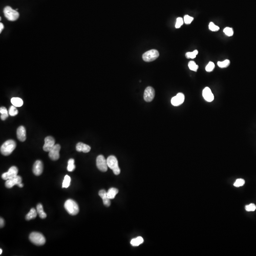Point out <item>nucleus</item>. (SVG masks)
Masks as SVG:
<instances>
[{
  "label": "nucleus",
  "mask_w": 256,
  "mask_h": 256,
  "mask_svg": "<svg viewBox=\"0 0 256 256\" xmlns=\"http://www.w3.org/2000/svg\"><path fill=\"white\" fill-rule=\"evenodd\" d=\"M16 147V143L14 140L12 139L7 140L1 147V153L4 156H9L12 154Z\"/></svg>",
  "instance_id": "1"
},
{
  "label": "nucleus",
  "mask_w": 256,
  "mask_h": 256,
  "mask_svg": "<svg viewBox=\"0 0 256 256\" xmlns=\"http://www.w3.org/2000/svg\"><path fill=\"white\" fill-rule=\"evenodd\" d=\"M64 207L69 214L71 215H76L79 212L78 204L72 199H68L65 201Z\"/></svg>",
  "instance_id": "2"
},
{
  "label": "nucleus",
  "mask_w": 256,
  "mask_h": 256,
  "mask_svg": "<svg viewBox=\"0 0 256 256\" xmlns=\"http://www.w3.org/2000/svg\"><path fill=\"white\" fill-rule=\"evenodd\" d=\"M29 239L32 243L37 246L45 244L46 239L43 234L38 232H33L29 236Z\"/></svg>",
  "instance_id": "3"
},
{
  "label": "nucleus",
  "mask_w": 256,
  "mask_h": 256,
  "mask_svg": "<svg viewBox=\"0 0 256 256\" xmlns=\"http://www.w3.org/2000/svg\"><path fill=\"white\" fill-rule=\"evenodd\" d=\"M108 167L113 171L114 174L116 175H119L121 169L119 167L118 161L115 156H110L107 158Z\"/></svg>",
  "instance_id": "4"
},
{
  "label": "nucleus",
  "mask_w": 256,
  "mask_h": 256,
  "mask_svg": "<svg viewBox=\"0 0 256 256\" xmlns=\"http://www.w3.org/2000/svg\"><path fill=\"white\" fill-rule=\"evenodd\" d=\"M4 16L9 21H15L19 17V13L11 7L6 6L3 9Z\"/></svg>",
  "instance_id": "5"
},
{
  "label": "nucleus",
  "mask_w": 256,
  "mask_h": 256,
  "mask_svg": "<svg viewBox=\"0 0 256 256\" xmlns=\"http://www.w3.org/2000/svg\"><path fill=\"white\" fill-rule=\"evenodd\" d=\"M159 56L157 50H151L145 52L142 55V58L146 62H151L158 58Z\"/></svg>",
  "instance_id": "6"
},
{
  "label": "nucleus",
  "mask_w": 256,
  "mask_h": 256,
  "mask_svg": "<svg viewBox=\"0 0 256 256\" xmlns=\"http://www.w3.org/2000/svg\"><path fill=\"white\" fill-rule=\"evenodd\" d=\"M96 166L99 170L102 172H106L108 169L107 159L102 155H99L96 158Z\"/></svg>",
  "instance_id": "7"
},
{
  "label": "nucleus",
  "mask_w": 256,
  "mask_h": 256,
  "mask_svg": "<svg viewBox=\"0 0 256 256\" xmlns=\"http://www.w3.org/2000/svg\"><path fill=\"white\" fill-rule=\"evenodd\" d=\"M18 173V168L15 166H13L9 168L8 172L2 174V177L3 180H7L17 176Z\"/></svg>",
  "instance_id": "8"
},
{
  "label": "nucleus",
  "mask_w": 256,
  "mask_h": 256,
  "mask_svg": "<svg viewBox=\"0 0 256 256\" xmlns=\"http://www.w3.org/2000/svg\"><path fill=\"white\" fill-rule=\"evenodd\" d=\"M155 97V90L153 87H148L145 90L144 99L147 102H150Z\"/></svg>",
  "instance_id": "9"
},
{
  "label": "nucleus",
  "mask_w": 256,
  "mask_h": 256,
  "mask_svg": "<svg viewBox=\"0 0 256 256\" xmlns=\"http://www.w3.org/2000/svg\"><path fill=\"white\" fill-rule=\"evenodd\" d=\"M55 140L51 136H47L45 139V144L43 149L46 152H50L55 145Z\"/></svg>",
  "instance_id": "10"
},
{
  "label": "nucleus",
  "mask_w": 256,
  "mask_h": 256,
  "mask_svg": "<svg viewBox=\"0 0 256 256\" xmlns=\"http://www.w3.org/2000/svg\"><path fill=\"white\" fill-rule=\"evenodd\" d=\"M61 149V147L60 145L56 144L54 146L51 150L49 152V156L50 157V158L51 160H57L59 159V151Z\"/></svg>",
  "instance_id": "11"
},
{
  "label": "nucleus",
  "mask_w": 256,
  "mask_h": 256,
  "mask_svg": "<svg viewBox=\"0 0 256 256\" xmlns=\"http://www.w3.org/2000/svg\"><path fill=\"white\" fill-rule=\"evenodd\" d=\"M21 182H22V178L20 176L17 175V176L15 177L6 180L5 185L8 188H12L13 186L15 185L18 186V184L21 183Z\"/></svg>",
  "instance_id": "12"
},
{
  "label": "nucleus",
  "mask_w": 256,
  "mask_h": 256,
  "mask_svg": "<svg viewBox=\"0 0 256 256\" xmlns=\"http://www.w3.org/2000/svg\"><path fill=\"white\" fill-rule=\"evenodd\" d=\"M184 101V95L183 93H179L171 99V103L173 106H178L183 103Z\"/></svg>",
  "instance_id": "13"
},
{
  "label": "nucleus",
  "mask_w": 256,
  "mask_h": 256,
  "mask_svg": "<svg viewBox=\"0 0 256 256\" xmlns=\"http://www.w3.org/2000/svg\"><path fill=\"white\" fill-rule=\"evenodd\" d=\"M43 170V165L40 160H37L33 165V172L34 175L39 176L41 175Z\"/></svg>",
  "instance_id": "14"
},
{
  "label": "nucleus",
  "mask_w": 256,
  "mask_h": 256,
  "mask_svg": "<svg viewBox=\"0 0 256 256\" xmlns=\"http://www.w3.org/2000/svg\"><path fill=\"white\" fill-rule=\"evenodd\" d=\"M202 96L205 100L211 102L214 100V95L212 93L210 88L206 87L202 91Z\"/></svg>",
  "instance_id": "15"
},
{
  "label": "nucleus",
  "mask_w": 256,
  "mask_h": 256,
  "mask_svg": "<svg viewBox=\"0 0 256 256\" xmlns=\"http://www.w3.org/2000/svg\"><path fill=\"white\" fill-rule=\"evenodd\" d=\"M17 137L18 139L21 142L25 141L26 139V131L23 126H20L17 129Z\"/></svg>",
  "instance_id": "16"
},
{
  "label": "nucleus",
  "mask_w": 256,
  "mask_h": 256,
  "mask_svg": "<svg viewBox=\"0 0 256 256\" xmlns=\"http://www.w3.org/2000/svg\"><path fill=\"white\" fill-rule=\"evenodd\" d=\"M99 195L102 199L103 205L107 207L110 206L111 205V201L110 199L108 197L106 191L105 190H101L99 192Z\"/></svg>",
  "instance_id": "17"
},
{
  "label": "nucleus",
  "mask_w": 256,
  "mask_h": 256,
  "mask_svg": "<svg viewBox=\"0 0 256 256\" xmlns=\"http://www.w3.org/2000/svg\"><path fill=\"white\" fill-rule=\"evenodd\" d=\"M76 150L78 152H83L84 153H88L91 150V147L82 142H79L76 146Z\"/></svg>",
  "instance_id": "18"
},
{
  "label": "nucleus",
  "mask_w": 256,
  "mask_h": 256,
  "mask_svg": "<svg viewBox=\"0 0 256 256\" xmlns=\"http://www.w3.org/2000/svg\"><path fill=\"white\" fill-rule=\"evenodd\" d=\"M37 214H38L37 211H36L35 209L33 208L31 209L30 212H28V214L26 215V219L27 221H30L31 220L35 219L37 217Z\"/></svg>",
  "instance_id": "19"
},
{
  "label": "nucleus",
  "mask_w": 256,
  "mask_h": 256,
  "mask_svg": "<svg viewBox=\"0 0 256 256\" xmlns=\"http://www.w3.org/2000/svg\"><path fill=\"white\" fill-rule=\"evenodd\" d=\"M118 192H119V190L117 188L113 187L111 188L108 190V192H107L108 197L110 200L113 199L115 198V196L117 195Z\"/></svg>",
  "instance_id": "20"
},
{
  "label": "nucleus",
  "mask_w": 256,
  "mask_h": 256,
  "mask_svg": "<svg viewBox=\"0 0 256 256\" xmlns=\"http://www.w3.org/2000/svg\"><path fill=\"white\" fill-rule=\"evenodd\" d=\"M37 211L39 217L41 219H45L46 217V214L43 210V206L40 203H39L37 206Z\"/></svg>",
  "instance_id": "21"
},
{
  "label": "nucleus",
  "mask_w": 256,
  "mask_h": 256,
  "mask_svg": "<svg viewBox=\"0 0 256 256\" xmlns=\"http://www.w3.org/2000/svg\"><path fill=\"white\" fill-rule=\"evenodd\" d=\"M11 102L13 105L16 107L22 106L23 104V100L19 97H13L11 99Z\"/></svg>",
  "instance_id": "22"
},
{
  "label": "nucleus",
  "mask_w": 256,
  "mask_h": 256,
  "mask_svg": "<svg viewBox=\"0 0 256 256\" xmlns=\"http://www.w3.org/2000/svg\"><path fill=\"white\" fill-rule=\"evenodd\" d=\"M144 239L141 237H138L136 238L133 239L131 241V244L133 246H138L143 243Z\"/></svg>",
  "instance_id": "23"
},
{
  "label": "nucleus",
  "mask_w": 256,
  "mask_h": 256,
  "mask_svg": "<svg viewBox=\"0 0 256 256\" xmlns=\"http://www.w3.org/2000/svg\"><path fill=\"white\" fill-rule=\"evenodd\" d=\"M76 168V165H75V160L73 158H71L69 159L68 161V170L69 172H72L75 170Z\"/></svg>",
  "instance_id": "24"
},
{
  "label": "nucleus",
  "mask_w": 256,
  "mask_h": 256,
  "mask_svg": "<svg viewBox=\"0 0 256 256\" xmlns=\"http://www.w3.org/2000/svg\"><path fill=\"white\" fill-rule=\"evenodd\" d=\"M71 182V177L68 175L65 176L62 183V188H68L69 187Z\"/></svg>",
  "instance_id": "25"
},
{
  "label": "nucleus",
  "mask_w": 256,
  "mask_h": 256,
  "mask_svg": "<svg viewBox=\"0 0 256 256\" xmlns=\"http://www.w3.org/2000/svg\"><path fill=\"white\" fill-rule=\"evenodd\" d=\"M230 64V61L228 59H226L223 61H218L217 63L218 66L221 69L227 68Z\"/></svg>",
  "instance_id": "26"
},
{
  "label": "nucleus",
  "mask_w": 256,
  "mask_h": 256,
  "mask_svg": "<svg viewBox=\"0 0 256 256\" xmlns=\"http://www.w3.org/2000/svg\"><path fill=\"white\" fill-rule=\"evenodd\" d=\"M188 67L190 69L195 72H196L199 68V66L195 63V62L193 61H190L188 63Z\"/></svg>",
  "instance_id": "27"
},
{
  "label": "nucleus",
  "mask_w": 256,
  "mask_h": 256,
  "mask_svg": "<svg viewBox=\"0 0 256 256\" xmlns=\"http://www.w3.org/2000/svg\"><path fill=\"white\" fill-rule=\"evenodd\" d=\"M18 111L16 109V106H11L9 108V114L11 116H16L18 114Z\"/></svg>",
  "instance_id": "28"
},
{
  "label": "nucleus",
  "mask_w": 256,
  "mask_h": 256,
  "mask_svg": "<svg viewBox=\"0 0 256 256\" xmlns=\"http://www.w3.org/2000/svg\"><path fill=\"white\" fill-rule=\"evenodd\" d=\"M198 53V51L197 50H195L193 52H187L186 53V57L187 58L194 59V58H195V57H196V55H197Z\"/></svg>",
  "instance_id": "29"
},
{
  "label": "nucleus",
  "mask_w": 256,
  "mask_h": 256,
  "mask_svg": "<svg viewBox=\"0 0 256 256\" xmlns=\"http://www.w3.org/2000/svg\"><path fill=\"white\" fill-rule=\"evenodd\" d=\"M245 181L244 179L239 178V179H237L236 180V181L234 183L233 185H234V187H242V186H243L244 184H245Z\"/></svg>",
  "instance_id": "30"
},
{
  "label": "nucleus",
  "mask_w": 256,
  "mask_h": 256,
  "mask_svg": "<svg viewBox=\"0 0 256 256\" xmlns=\"http://www.w3.org/2000/svg\"><path fill=\"white\" fill-rule=\"evenodd\" d=\"M215 68V65L213 62H209L206 68V70L207 72H210L213 71Z\"/></svg>",
  "instance_id": "31"
},
{
  "label": "nucleus",
  "mask_w": 256,
  "mask_h": 256,
  "mask_svg": "<svg viewBox=\"0 0 256 256\" xmlns=\"http://www.w3.org/2000/svg\"><path fill=\"white\" fill-rule=\"evenodd\" d=\"M224 32L227 36L231 37L233 35V31L232 28L230 27H226L224 30Z\"/></svg>",
  "instance_id": "32"
},
{
  "label": "nucleus",
  "mask_w": 256,
  "mask_h": 256,
  "mask_svg": "<svg viewBox=\"0 0 256 256\" xmlns=\"http://www.w3.org/2000/svg\"><path fill=\"white\" fill-rule=\"evenodd\" d=\"M209 28L210 31L212 32H217L219 31L220 28L218 26L216 25L213 22H211L209 25Z\"/></svg>",
  "instance_id": "33"
},
{
  "label": "nucleus",
  "mask_w": 256,
  "mask_h": 256,
  "mask_svg": "<svg viewBox=\"0 0 256 256\" xmlns=\"http://www.w3.org/2000/svg\"><path fill=\"white\" fill-rule=\"evenodd\" d=\"M256 209V206L254 203H250V205L246 206L245 210L248 212H253Z\"/></svg>",
  "instance_id": "34"
},
{
  "label": "nucleus",
  "mask_w": 256,
  "mask_h": 256,
  "mask_svg": "<svg viewBox=\"0 0 256 256\" xmlns=\"http://www.w3.org/2000/svg\"><path fill=\"white\" fill-rule=\"evenodd\" d=\"M194 20V18L188 15H185L184 18V21L187 24H189Z\"/></svg>",
  "instance_id": "35"
},
{
  "label": "nucleus",
  "mask_w": 256,
  "mask_h": 256,
  "mask_svg": "<svg viewBox=\"0 0 256 256\" xmlns=\"http://www.w3.org/2000/svg\"><path fill=\"white\" fill-rule=\"evenodd\" d=\"M184 20L181 17H178L176 19V25L175 27L176 28H180L183 25L184 23Z\"/></svg>",
  "instance_id": "36"
},
{
  "label": "nucleus",
  "mask_w": 256,
  "mask_h": 256,
  "mask_svg": "<svg viewBox=\"0 0 256 256\" xmlns=\"http://www.w3.org/2000/svg\"><path fill=\"white\" fill-rule=\"evenodd\" d=\"M0 113H1V114H2L8 113L6 108V107H1V108H0Z\"/></svg>",
  "instance_id": "37"
},
{
  "label": "nucleus",
  "mask_w": 256,
  "mask_h": 256,
  "mask_svg": "<svg viewBox=\"0 0 256 256\" xmlns=\"http://www.w3.org/2000/svg\"><path fill=\"white\" fill-rule=\"evenodd\" d=\"M8 116L9 113L2 114L1 115V119L3 121L6 120L8 117Z\"/></svg>",
  "instance_id": "38"
},
{
  "label": "nucleus",
  "mask_w": 256,
  "mask_h": 256,
  "mask_svg": "<svg viewBox=\"0 0 256 256\" xmlns=\"http://www.w3.org/2000/svg\"><path fill=\"white\" fill-rule=\"evenodd\" d=\"M4 226V221L3 218H1L0 219V227L1 228L3 227Z\"/></svg>",
  "instance_id": "39"
},
{
  "label": "nucleus",
  "mask_w": 256,
  "mask_h": 256,
  "mask_svg": "<svg viewBox=\"0 0 256 256\" xmlns=\"http://www.w3.org/2000/svg\"><path fill=\"white\" fill-rule=\"evenodd\" d=\"M4 28V26L2 23H0V33H1Z\"/></svg>",
  "instance_id": "40"
},
{
  "label": "nucleus",
  "mask_w": 256,
  "mask_h": 256,
  "mask_svg": "<svg viewBox=\"0 0 256 256\" xmlns=\"http://www.w3.org/2000/svg\"><path fill=\"white\" fill-rule=\"evenodd\" d=\"M18 186L19 187L22 188L23 187V184H22V183H21L20 184H18Z\"/></svg>",
  "instance_id": "41"
},
{
  "label": "nucleus",
  "mask_w": 256,
  "mask_h": 256,
  "mask_svg": "<svg viewBox=\"0 0 256 256\" xmlns=\"http://www.w3.org/2000/svg\"><path fill=\"white\" fill-rule=\"evenodd\" d=\"M2 250L1 249H0V255H1L2 254Z\"/></svg>",
  "instance_id": "42"
}]
</instances>
